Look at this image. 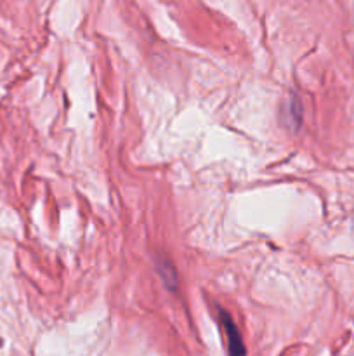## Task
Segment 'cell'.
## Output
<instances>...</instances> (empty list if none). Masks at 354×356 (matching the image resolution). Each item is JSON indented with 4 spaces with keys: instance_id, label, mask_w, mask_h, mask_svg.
Returning a JSON list of instances; mask_svg holds the SVG:
<instances>
[{
    "instance_id": "1",
    "label": "cell",
    "mask_w": 354,
    "mask_h": 356,
    "mask_svg": "<svg viewBox=\"0 0 354 356\" xmlns=\"http://www.w3.org/2000/svg\"><path fill=\"white\" fill-rule=\"evenodd\" d=\"M219 320L222 323V329L226 332V339H228V355L229 356H246V348L243 344L242 336H239V330L236 327L235 320L229 315L226 309L219 308Z\"/></svg>"
},
{
    "instance_id": "3",
    "label": "cell",
    "mask_w": 354,
    "mask_h": 356,
    "mask_svg": "<svg viewBox=\"0 0 354 356\" xmlns=\"http://www.w3.org/2000/svg\"><path fill=\"white\" fill-rule=\"evenodd\" d=\"M287 115H288V124H295V127L301 125L302 115H301V106H298L297 99H292L287 106Z\"/></svg>"
},
{
    "instance_id": "2",
    "label": "cell",
    "mask_w": 354,
    "mask_h": 356,
    "mask_svg": "<svg viewBox=\"0 0 354 356\" xmlns=\"http://www.w3.org/2000/svg\"><path fill=\"white\" fill-rule=\"evenodd\" d=\"M156 268H158L160 278H162L163 284L169 287V291H176L177 275H176V270H174L172 264H170L167 259H158L156 261Z\"/></svg>"
}]
</instances>
